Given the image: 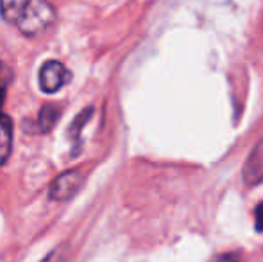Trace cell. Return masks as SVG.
<instances>
[{"label":"cell","instance_id":"1","mask_svg":"<svg viewBox=\"0 0 263 262\" xmlns=\"http://www.w3.org/2000/svg\"><path fill=\"white\" fill-rule=\"evenodd\" d=\"M55 20V9L52 4L47 0H32L29 7L25 9L24 16L18 20V29L22 34L29 36H38L45 32Z\"/></svg>","mask_w":263,"mask_h":262},{"label":"cell","instance_id":"2","mask_svg":"<svg viewBox=\"0 0 263 262\" xmlns=\"http://www.w3.org/2000/svg\"><path fill=\"white\" fill-rule=\"evenodd\" d=\"M72 81V74L63 63L49 60L42 65L38 74V83L43 94H55Z\"/></svg>","mask_w":263,"mask_h":262},{"label":"cell","instance_id":"3","mask_svg":"<svg viewBox=\"0 0 263 262\" xmlns=\"http://www.w3.org/2000/svg\"><path fill=\"white\" fill-rule=\"evenodd\" d=\"M83 182L84 174L81 169H70V171L61 172L50 183L49 198L54 199V201H68L79 193V189L83 187Z\"/></svg>","mask_w":263,"mask_h":262},{"label":"cell","instance_id":"4","mask_svg":"<svg viewBox=\"0 0 263 262\" xmlns=\"http://www.w3.org/2000/svg\"><path fill=\"white\" fill-rule=\"evenodd\" d=\"M243 182L249 187L263 182V142L258 144L243 167Z\"/></svg>","mask_w":263,"mask_h":262},{"label":"cell","instance_id":"5","mask_svg":"<svg viewBox=\"0 0 263 262\" xmlns=\"http://www.w3.org/2000/svg\"><path fill=\"white\" fill-rule=\"evenodd\" d=\"M91 117H93V106H88V108H84L83 112H81L79 115L72 120V124H70L68 136L72 138V142H73V151H72L73 156H76V154L79 153V149H81V131H83V128L90 123Z\"/></svg>","mask_w":263,"mask_h":262},{"label":"cell","instance_id":"6","mask_svg":"<svg viewBox=\"0 0 263 262\" xmlns=\"http://www.w3.org/2000/svg\"><path fill=\"white\" fill-rule=\"evenodd\" d=\"M32 0H0V14L6 22L18 24Z\"/></svg>","mask_w":263,"mask_h":262},{"label":"cell","instance_id":"7","mask_svg":"<svg viewBox=\"0 0 263 262\" xmlns=\"http://www.w3.org/2000/svg\"><path fill=\"white\" fill-rule=\"evenodd\" d=\"M13 147V123L9 117L0 115V167L7 162Z\"/></svg>","mask_w":263,"mask_h":262},{"label":"cell","instance_id":"8","mask_svg":"<svg viewBox=\"0 0 263 262\" xmlns=\"http://www.w3.org/2000/svg\"><path fill=\"white\" fill-rule=\"evenodd\" d=\"M59 117H61V108H58V106H54V104L43 106V108L40 110V115H38V131L49 133L55 126Z\"/></svg>","mask_w":263,"mask_h":262},{"label":"cell","instance_id":"9","mask_svg":"<svg viewBox=\"0 0 263 262\" xmlns=\"http://www.w3.org/2000/svg\"><path fill=\"white\" fill-rule=\"evenodd\" d=\"M68 260V244H59L55 246L52 252H49L45 257H43L42 262H66Z\"/></svg>","mask_w":263,"mask_h":262},{"label":"cell","instance_id":"10","mask_svg":"<svg viewBox=\"0 0 263 262\" xmlns=\"http://www.w3.org/2000/svg\"><path fill=\"white\" fill-rule=\"evenodd\" d=\"M211 262H240V255L238 253H233V252L220 253V255H217Z\"/></svg>","mask_w":263,"mask_h":262},{"label":"cell","instance_id":"11","mask_svg":"<svg viewBox=\"0 0 263 262\" xmlns=\"http://www.w3.org/2000/svg\"><path fill=\"white\" fill-rule=\"evenodd\" d=\"M254 221H256V230L263 232V203L256 206V212H254Z\"/></svg>","mask_w":263,"mask_h":262}]
</instances>
